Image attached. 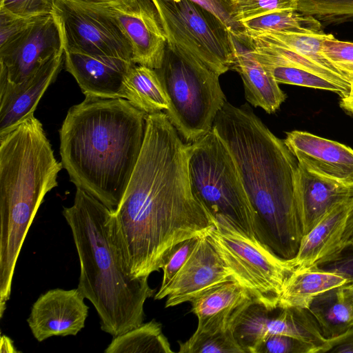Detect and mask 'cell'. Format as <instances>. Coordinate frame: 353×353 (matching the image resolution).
I'll use <instances>...</instances> for the list:
<instances>
[{
  "label": "cell",
  "instance_id": "32",
  "mask_svg": "<svg viewBox=\"0 0 353 353\" xmlns=\"http://www.w3.org/2000/svg\"><path fill=\"white\" fill-rule=\"evenodd\" d=\"M297 10L323 20L353 17V0H299Z\"/></svg>",
  "mask_w": 353,
  "mask_h": 353
},
{
  "label": "cell",
  "instance_id": "43",
  "mask_svg": "<svg viewBox=\"0 0 353 353\" xmlns=\"http://www.w3.org/2000/svg\"><path fill=\"white\" fill-rule=\"evenodd\" d=\"M86 1L105 4V5H112V4H123L129 2L130 0H84Z\"/></svg>",
  "mask_w": 353,
  "mask_h": 353
},
{
  "label": "cell",
  "instance_id": "28",
  "mask_svg": "<svg viewBox=\"0 0 353 353\" xmlns=\"http://www.w3.org/2000/svg\"><path fill=\"white\" fill-rule=\"evenodd\" d=\"M255 34V33H254ZM283 46L307 58L316 64L341 76L352 84L353 79L338 69L323 54L321 47L324 40L331 34L264 33Z\"/></svg>",
  "mask_w": 353,
  "mask_h": 353
},
{
  "label": "cell",
  "instance_id": "15",
  "mask_svg": "<svg viewBox=\"0 0 353 353\" xmlns=\"http://www.w3.org/2000/svg\"><path fill=\"white\" fill-rule=\"evenodd\" d=\"M232 279L207 236L199 241L185 263L160 297L165 307L191 302L215 285Z\"/></svg>",
  "mask_w": 353,
  "mask_h": 353
},
{
  "label": "cell",
  "instance_id": "42",
  "mask_svg": "<svg viewBox=\"0 0 353 353\" xmlns=\"http://www.w3.org/2000/svg\"><path fill=\"white\" fill-rule=\"evenodd\" d=\"M0 352L8 353L21 352L20 351H18L15 349L12 340L6 335H2L1 337Z\"/></svg>",
  "mask_w": 353,
  "mask_h": 353
},
{
  "label": "cell",
  "instance_id": "38",
  "mask_svg": "<svg viewBox=\"0 0 353 353\" xmlns=\"http://www.w3.org/2000/svg\"><path fill=\"white\" fill-rule=\"evenodd\" d=\"M210 11L226 26L234 36H239L243 28L232 17L231 0H190Z\"/></svg>",
  "mask_w": 353,
  "mask_h": 353
},
{
  "label": "cell",
  "instance_id": "30",
  "mask_svg": "<svg viewBox=\"0 0 353 353\" xmlns=\"http://www.w3.org/2000/svg\"><path fill=\"white\" fill-rule=\"evenodd\" d=\"M263 66L279 83L321 89L336 92L341 97L345 96L344 92L338 85L307 70L290 66Z\"/></svg>",
  "mask_w": 353,
  "mask_h": 353
},
{
  "label": "cell",
  "instance_id": "44",
  "mask_svg": "<svg viewBox=\"0 0 353 353\" xmlns=\"http://www.w3.org/2000/svg\"><path fill=\"white\" fill-rule=\"evenodd\" d=\"M345 286L353 294V281L345 284Z\"/></svg>",
  "mask_w": 353,
  "mask_h": 353
},
{
  "label": "cell",
  "instance_id": "35",
  "mask_svg": "<svg viewBox=\"0 0 353 353\" xmlns=\"http://www.w3.org/2000/svg\"><path fill=\"white\" fill-rule=\"evenodd\" d=\"M321 51L338 69L353 79V43L338 41L331 34L323 42Z\"/></svg>",
  "mask_w": 353,
  "mask_h": 353
},
{
  "label": "cell",
  "instance_id": "5",
  "mask_svg": "<svg viewBox=\"0 0 353 353\" xmlns=\"http://www.w3.org/2000/svg\"><path fill=\"white\" fill-rule=\"evenodd\" d=\"M63 168L34 114L0 134V285L12 287L20 251Z\"/></svg>",
  "mask_w": 353,
  "mask_h": 353
},
{
  "label": "cell",
  "instance_id": "8",
  "mask_svg": "<svg viewBox=\"0 0 353 353\" xmlns=\"http://www.w3.org/2000/svg\"><path fill=\"white\" fill-rule=\"evenodd\" d=\"M167 47L185 62L221 75L232 70L233 35L214 14L190 0H152Z\"/></svg>",
  "mask_w": 353,
  "mask_h": 353
},
{
  "label": "cell",
  "instance_id": "13",
  "mask_svg": "<svg viewBox=\"0 0 353 353\" xmlns=\"http://www.w3.org/2000/svg\"><path fill=\"white\" fill-rule=\"evenodd\" d=\"M105 6L117 18L128 38L133 62L154 70L160 68L167 40L152 1L130 0L123 4Z\"/></svg>",
  "mask_w": 353,
  "mask_h": 353
},
{
  "label": "cell",
  "instance_id": "19",
  "mask_svg": "<svg viewBox=\"0 0 353 353\" xmlns=\"http://www.w3.org/2000/svg\"><path fill=\"white\" fill-rule=\"evenodd\" d=\"M66 70L85 96L125 99L123 81L135 63L121 58L64 50Z\"/></svg>",
  "mask_w": 353,
  "mask_h": 353
},
{
  "label": "cell",
  "instance_id": "41",
  "mask_svg": "<svg viewBox=\"0 0 353 353\" xmlns=\"http://www.w3.org/2000/svg\"><path fill=\"white\" fill-rule=\"evenodd\" d=\"M340 105L343 109L353 114V83L348 94L341 97Z\"/></svg>",
  "mask_w": 353,
  "mask_h": 353
},
{
  "label": "cell",
  "instance_id": "7",
  "mask_svg": "<svg viewBox=\"0 0 353 353\" xmlns=\"http://www.w3.org/2000/svg\"><path fill=\"white\" fill-rule=\"evenodd\" d=\"M169 107V121L184 142L193 143L213 128L214 121L227 101L219 75L205 65L184 61L166 47L162 65L156 69Z\"/></svg>",
  "mask_w": 353,
  "mask_h": 353
},
{
  "label": "cell",
  "instance_id": "34",
  "mask_svg": "<svg viewBox=\"0 0 353 353\" xmlns=\"http://www.w3.org/2000/svg\"><path fill=\"white\" fill-rule=\"evenodd\" d=\"M316 345L294 336L271 334L260 343L255 353H319Z\"/></svg>",
  "mask_w": 353,
  "mask_h": 353
},
{
  "label": "cell",
  "instance_id": "10",
  "mask_svg": "<svg viewBox=\"0 0 353 353\" xmlns=\"http://www.w3.org/2000/svg\"><path fill=\"white\" fill-rule=\"evenodd\" d=\"M52 14L59 24L65 51L133 61L130 42L105 5L56 0Z\"/></svg>",
  "mask_w": 353,
  "mask_h": 353
},
{
  "label": "cell",
  "instance_id": "39",
  "mask_svg": "<svg viewBox=\"0 0 353 353\" xmlns=\"http://www.w3.org/2000/svg\"><path fill=\"white\" fill-rule=\"evenodd\" d=\"M319 267L343 276L347 283L353 281V244L346 246L338 255Z\"/></svg>",
  "mask_w": 353,
  "mask_h": 353
},
{
  "label": "cell",
  "instance_id": "31",
  "mask_svg": "<svg viewBox=\"0 0 353 353\" xmlns=\"http://www.w3.org/2000/svg\"><path fill=\"white\" fill-rule=\"evenodd\" d=\"M299 0H231L233 19L238 23L265 13L297 10Z\"/></svg>",
  "mask_w": 353,
  "mask_h": 353
},
{
  "label": "cell",
  "instance_id": "16",
  "mask_svg": "<svg viewBox=\"0 0 353 353\" xmlns=\"http://www.w3.org/2000/svg\"><path fill=\"white\" fill-rule=\"evenodd\" d=\"M283 140L298 163L319 175L353 185V149L305 131L287 132Z\"/></svg>",
  "mask_w": 353,
  "mask_h": 353
},
{
  "label": "cell",
  "instance_id": "18",
  "mask_svg": "<svg viewBox=\"0 0 353 353\" xmlns=\"http://www.w3.org/2000/svg\"><path fill=\"white\" fill-rule=\"evenodd\" d=\"M64 60L61 50L21 83L0 79V134H5L34 114L49 85L54 81Z\"/></svg>",
  "mask_w": 353,
  "mask_h": 353
},
{
  "label": "cell",
  "instance_id": "24",
  "mask_svg": "<svg viewBox=\"0 0 353 353\" xmlns=\"http://www.w3.org/2000/svg\"><path fill=\"white\" fill-rule=\"evenodd\" d=\"M307 310L327 339L338 336L353 325V294L345 285L318 295Z\"/></svg>",
  "mask_w": 353,
  "mask_h": 353
},
{
  "label": "cell",
  "instance_id": "3",
  "mask_svg": "<svg viewBox=\"0 0 353 353\" xmlns=\"http://www.w3.org/2000/svg\"><path fill=\"white\" fill-rule=\"evenodd\" d=\"M147 114L123 98L85 96L59 130L70 181L111 210L119 205L139 157Z\"/></svg>",
  "mask_w": 353,
  "mask_h": 353
},
{
  "label": "cell",
  "instance_id": "20",
  "mask_svg": "<svg viewBox=\"0 0 353 353\" xmlns=\"http://www.w3.org/2000/svg\"><path fill=\"white\" fill-rule=\"evenodd\" d=\"M296 196L304 236L333 208L353 198V185L319 175L298 163Z\"/></svg>",
  "mask_w": 353,
  "mask_h": 353
},
{
  "label": "cell",
  "instance_id": "6",
  "mask_svg": "<svg viewBox=\"0 0 353 353\" xmlns=\"http://www.w3.org/2000/svg\"><path fill=\"white\" fill-rule=\"evenodd\" d=\"M188 172L194 196L214 219H224L250 238L256 239L255 212L237 165L213 128L192 143Z\"/></svg>",
  "mask_w": 353,
  "mask_h": 353
},
{
  "label": "cell",
  "instance_id": "40",
  "mask_svg": "<svg viewBox=\"0 0 353 353\" xmlns=\"http://www.w3.org/2000/svg\"><path fill=\"white\" fill-rule=\"evenodd\" d=\"M327 352L353 353V325L338 336L327 339L321 353Z\"/></svg>",
  "mask_w": 353,
  "mask_h": 353
},
{
  "label": "cell",
  "instance_id": "27",
  "mask_svg": "<svg viewBox=\"0 0 353 353\" xmlns=\"http://www.w3.org/2000/svg\"><path fill=\"white\" fill-rule=\"evenodd\" d=\"M105 353H172L161 324L154 319L113 337Z\"/></svg>",
  "mask_w": 353,
  "mask_h": 353
},
{
  "label": "cell",
  "instance_id": "23",
  "mask_svg": "<svg viewBox=\"0 0 353 353\" xmlns=\"http://www.w3.org/2000/svg\"><path fill=\"white\" fill-rule=\"evenodd\" d=\"M347 283L343 276L319 266L296 268L284 283L278 307L307 309L316 296Z\"/></svg>",
  "mask_w": 353,
  "mask_h": 353
},
{
  "label": "cell",
  "instance_id": "22",
  "mask_svg": "<svg viewBox=\"0 0 353 353\" xmlns=\"http://www.w3.org/2000/svg\"><path fill=\"white\" fill-rule=\"evenodd\" d=\"M248 292L232 279L204 292L190 303L198 319L196 330H216L230 325L236 312L252 301Z\"/></svg>",
  "mask_w": 353,
  "mask_h": 353
},
{
  "label": "cell",
  "instance_id": "33",
  "mask_svg": "<svg viewBox=\"0 0 353 353\" xmlns=\"http://www.w3.org/2000/svg\"><path fill=\"white\" fill-rule=\"evenodd\" d=\"M199 238L193 237L179 243L164 256L161 267L163 273L162 282L159 290L154 295L155 300H160L163 292L192 254Z\"/></svg>",
  "mask_w": 353,
  "mask_h": 353
},
{
  "label": "cell",
  "instance_id": "29",
  "mask_svg": "<svg viewBox=\"0 0 353 353\" xmlns=\"http://www.w3.org/2000/svg\"><path fill=\"white\" fill-rule=\"evenodd\" d=\"M179 345L180 353H245L234 336L231 323L216 330H196Z\"/></svg>",
  "mask_w": 353,
  "mask_h": 353
},
{
  "label": "cell",
  "instance_id": "45",
  "mask_svg": "<svg viewBox=\"0 0 353 353\" xmlns=\"http://www.w3.org/2000/svg\"><path fill=\"white\" fill-rule=\"evenodd\" d=\"M351 244H353V236H352V239H351V241H350V242L349 245H351Z\"/></svg>",
  "mask_w": 353,
  "mask_h": 353
},
{
  "label": "cell",
  "instance_id": "11",
  "mask_svg": "<svg viewBox=\"0 0 353 353\" xmlns=\"http://www.w3.org/2000/svg\"><path fill=\"white\" fill-rule=\"evenodd\" d=\"M231 325L245 353H255L263 339L271 334L301 339L319 347V353L327 341L309 310L302 307L268 309L252 300L236 312Z\"/></svg>",
  "mask_w": 353,
  "mask_h": 353
},
{
  "label": "cell",
  "instance_id": "37",
  "mask_svg": "<svg viewBox=\"0 0 353 353\" xmlns=\"http://www.w3.org/2000/svg\"><path fill=\"white\" fill-rule=\"evenodd\" d=\"M38 17H17L0 10V48L19 38Z\"/></svg>",
  "mask_w": 353,
  "mask_h": 353
},
{
  "label": "cell",
  "instance_id": "21",
  "mask_svg": "<svg viewBox=\"0 0 353 353\" xmlns=\"http://www.w3.org/2000/svg\"><path fill=\"white\" fill-rule=\"evenodd\" d=\"M233 41L232 70L236 71L242 79L246 100L269 114L275 112L285 101L286 94L251 51L234 35Z\"/></svg>",
  "mask_w": 353,
  "mask_h": 353
},
{
  "label": "cell",
  "instance_id": "17",
  "mask_svg": "<svg viewBox=\"0 0 353 353\" xmlns=\"http://www.w3.org/2000/svg\"><path fill=\"white\" fill-rule=\"evenodd\" d=\"M353 236V198L333 208L301 241L290 259L295 268L319 266L347 246Z\"/></svg>",
  "mask_w": 353,
  "mask_h": 353
},
{
  "label": "cell",
  "instance_id": "1",
  "mask_svg": "<svg viewBox=\"0 0 353 353\" xmlns=\"http://www.w3.org/2000/svg\"><path fill=\"white\" fill-rule=\"evenodd\" d=\"M143 147L112 230L124 270L134 277L161 269L176 244L208 234L214 218L194 196L183 141L165 112L147 114Z\"/></svg>",
  "mask_w": 353,
  "mask_h": 353
},
{
  "label": "cell",
  "instance_id": "4",
  "mask_svg": "<svg viewBox=\"0 0 353 353\" xmlns=\"http://www.w3.org/2000/svg\"><path fill=\"white\" fill-rule=\"evenodd\" d=\"M112 211L81 188L63 208L80 262L77 288L94 306L101 329L113 337L143 323L144 303L156 292L148 276L124 270L112 230Z\"/></svg>",
  "mask_w": 353,
  "mask_h": 353
},
{
  "label": "cell",
  "instance_id": "36",
  "mask_svg": "<svg viewBox=\"0 0 353 353\" xmlns=\"http://www.w3.org/2000/svg\"><path fill=\"white\" fill-rule=\"evenodd\" d=\"M56 0H0V10L21 17L52 13Z\"/></svg>",
  "mask_w": 353,
  "mask_h": 353
},
{
  "label": "cell",
  "instance_id": "2",
  "mask_svg": "<svg viewBox=\"0 0 353 353\" xmlns=\"http://www.w3.org/2000/svg\"><path fill=\"white\" fill-rule=\"evenodd\" d=\"M213 128L237 165L255 212L256 238L279 256L293 259L303 236L296 196V159L247 103L236 107L226 101Z\"/></svg>",
  "mask_w": 353,
  "mask_h": 353
},
{
  "label": "cell",
  "instance_id": "9",
  "mask_svg": "<svg viewBox=\"0 0 353 353\" xmlns=\"http://www.w3.org/2000/svg\"><path fill=\"white\" fill-rule=\"evenodd\" d=\"M223 263L253 301L278 307L283 287L296 269L292 261L274 253L257 239L239 232L224 219H214L206 235Z\"/></svg>",
  "mask_w": 353,
  "mask_h": 353
},
{
  "label": "cell",
  "instance_id": "26",
  "mask_svg": "<svg viewBox=\"0 0 353 353\" xmlns=\"http://www.w3.org/2000/svg\"><path fill=\"white\" fill-rule=\"evenodd\" d=\"M244 30L255 34H321L320 21L298 10H281L265 13L241 22Z\"/></svg>",
  "mask_w": 353,
  "mask_h": 353
},
{
  "label": "cell",
  "instance_id": "25",
  "mask_svg": "<svg viewBox=\"0 0 353 353\" xmlns=\"http://www.w3.org/2000/svg\"><path fill=\"white\" fill-rule=\"evenodd\" d=\"M125 99L145 114L168 110L169 101L154 69L135 64L123 81Z\"/></svg>",
  "mask_w": 353,
  "mask_h": 353
},
{
  "label": "cell",
  "instance_id": "14",
  "mask_svg": "<svg viewBox=\"0 0 353 353\" xmlns=\"http://www.w3.org/2000/svg\"><path fill=\"white\" fill-rule=\"evenodd\" d=\"M78 288L52 289L33 303L27 322L41 342L52 336H76L85 326L89 307Z\"/></svg>",
  "mask_w": 353,
  "mask_h": 353
},
{
  "label": "cell",
  "instance_id": "12",
  "mask_svg": "<svg viewBox=\"0 0 353 353\" xmlns=\"http://www.w3.org/2000/svg\"><path fill=\"white\" fill-rule=\"evenodd\" d=\"M63 49L55 17L41 16L19 38L0 48V79L21 83Z\"/></svg>",
  "mask_w": 353,
  "mask_h": 353
}]
</instances>
